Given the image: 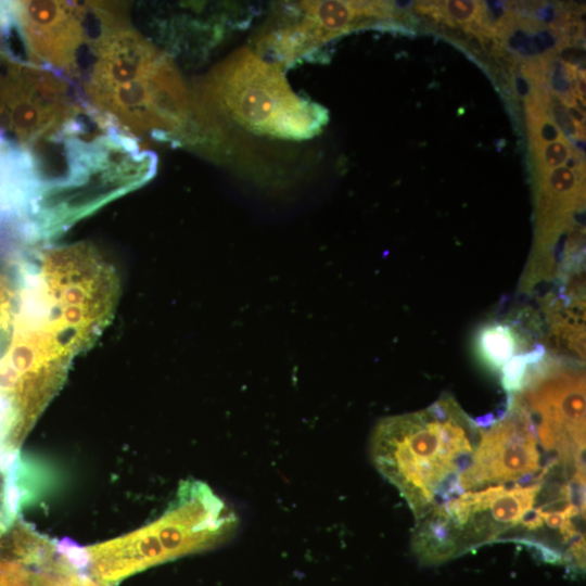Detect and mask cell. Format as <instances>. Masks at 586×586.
Segmentation results:
<instances>
[{
  "label": "cell",
  "instance_id": "cell-1",
  "mask_svg": "<svg viewBox=\"0 0 586 586\" xmlns=\"http://www.w3.org/2000/svg\"><path fill=\"white\" fill-rule=\"evenodd\" d=\"M84 98L106 122L136 138L184 137L191 100L170 56L123 23L94 43L84 74Z\"/></svg>",
  "mask_w": 586,
  "mask_h": 586
},
{
  "label": "cell",
  "instance_id": "cell-2",
  "mask_svg": "<svg viewBox=\"0 0 586 586\" xmlns=\"http://www.w3.org/2000/svg\"><path fill=\"white\" fill-rule=\"evenodd\" d=\"M480 432L451 396H443L421 411L383 418L371 436V458L419 520L438 500L463 493L459 475Z\"/></svg>",
  "mask_w": 586,
  "mask_h": 586
},
{
  "label": "cell",
  "instance_id": "cell-3",
  "mask_svg": "<svg viewBox=\"0 0 586 586\" xmlns=\"http://www.w3.org/2000/svg\"><path fill=\"white\" fill-rule=\"evenodd\" d=\"M16 35L0 2V144L43 161L93 129L98 116L73 81L34 62L21 41L16 48Z\"/></svg>",
  "mask_w": 586,
  "mask_h": 586
},
{
  "label": "cell",
  "instance_id": "cell-4",
  "mask_svg": "<svg viewBox=\"0 0 586 586\" xmlns=\"http://www.w3.org/2000/svg\"><path fill=\"white\" fill-rule=\"evenodd\" d=\"M157 156L106 124L74 140L61 175L43 184L33 214L38 240L65 231L105 203L146 183Z\"/></svg>",
  "mask_w": 586,
  "mask_h": 586
},
{
  "label": "cell",
  "instance_id": "cell-5",
  "mask_svg": "<svg viewBox=\"0 0 586 586\" xmlns=\"http://www.w3.org/2000/svg\"><path fill=\"white\" fill-rule=\"evenodd\" d=\"M196 120L224 115L244 129L273 138L303 140L317 135L328 111L293 92L278 65L242 48L217 64L191 100Z\"/></svg>",
  "mask_w": 586,
  "mask_h": 586
},
{
  "label": "cell",
  "instance_id": "cell-6",
  "mask_svg": "<svg viewBox=\"0 0 586 586\" xmlns=\"http://www.w3.org/2000/svg\"><path fill=\"white\" fill-rule=\"evenodd\" d=\"M38 257L37 268L27 263L22 268L20 300L79 353L113 316L116 273L87 242L48 247Z\"/></svg>",
  "mask_w": 586,
  "mask_h": 586
},
{
  "label": "cell",
  "instance_id": "cell-7",
  "mask_svg": "<svg viewBox=\"0 0 586 586\" xmlns=\"http://www.w3.org/2000/svg\"><path fill=\"white\" fill-rule=\"evenodd\" d=\"M238 525L237 514L206 484L186 481L154 522L86 547L90 572L100 583L111 585L150 566L219 545Z\"/></svg>",
  "mask_w": 586,
  "mask_h": 586
},
{
  "label": "cell",
  "instance_id": "cell-8",
  "mask_svg": "<svg viewBox=\"0 0 586 586\" xmlns=\"http://www.w3.org/2000/svg\"><path fill=\"white\" fill-rule=\"evenodd\" d=\"M27 55L71 81L82 76L98 38L122 23L109 5L74 1H10Z\"/></svg>",
  "mask_w": 586,
  "mask_h": 586
},
{
  "label": "cell",
  "instance_id": "cell-9",
  "mask_svg": "<svg viewBox=\"0 0 586 586\" xmlns=\"http://www.w3.org/2000/svg\"><path fill=\"white\" fill-rule=\"evenodd\" d=\"M526 406L538 443L555 451L571 481L585 476V371L582 362L548 352L517 393Z\"/></svg>",
  "mask_w": 586,
  "mask_h": 586
},
{
  "label": "cell",
  "instance_id": "cell-10",
  "mask_svg": "<svg viewBox=\"0 0 586 586\" xmlns=\"http://www.w3.org/2000/svg\"><path fill=\"white\" fill-rule=\"evenodd\" d=\"M479 425L477 445L459 475L462 492L509 482L531 484L539 481L536 474L543 480L535 426L519 395H509L504 416L491 424Z\"/></svg>",
  "mask_w": 586,
  "mask_h": 586
},
{
  "label": "cell",
  "instance_id": "cell-11",
  "mask_svg": "<svg viewBox=\"0 0 586 586\" xmlns=\"http://www.w3.org/2000/svg\"><path fill=\"white\" fill-rule=\"evenodd\" d=\"M542 481L512 487L491 485L463 493L470 514L485 524L496 539L506 528L519 525L534 509ZM469 514V515H470Z\"/></svg>",
  "mask_w": 586,
  "mask_h": 586
},
{
  "label": "cell",
  "instance_id": "cell-12",
  "mask_svg": "<svg viewBox=\"0 0 586 586\" xmlns=\"http://www.w3.org/2000/svg\"><path fill=\"white\" fill-rule=\"evenodd\" d=\"M528 313L514 318H498L484 323L474 337V353L487 368L500 371L517 356L540 344H535V330L540 329L539 317Z\"/></svg>",
  "mask_w": 586,
  "mask_h": 586
},
{
  "label": "cell",
  "instance_id": "cell-13",
  "mask_svg": "<svg viewBox=\"0 0 586 586\" xmlns=\"http://www.w3.org/2000/svg\"><path fill=\"white\" fill-rule=\"evenodd\" d=\"M412 549L423 564H440L462 553L461 527L442 504L418 520Z\"/></svg>",
  "mask_w": 586,
  "mask_h": 586
},
{
  "label": "cell",
  "instance_id": "cell-14",
  "mask_svg": "<svg viewBox=\"0 0 586 586\" xmlns=\"http://www.w3.org/2000/svg\"><path fill=\"white\" fill-rule=\"evenodd\" d=\"M532 149L537 174L565 164L574 153L572 144L565 138Z\"/></svg>",
  "mask_w": 586,
  "mask_h": 586
},
{
  "label": "cell",
  "instance_id": "cell-15",
  "mask_svg": "<svg viewBox=\"0 0 586 586\" xmlns=\"http://www.w3.org/2000/svg\"><path fill=\"white\" fill-rule=\"evenodd\" d=\"M435 7L437 8L436 13H441L447 22L457 25H469L475 22L482 12V2L479 1H443L435 2Z\"/></svg>",
  "mask_w": 586,
  "mask_h": 586
},
{
  "label": "cell",
  "instance_id": "cell-16",
  "mask_svg": "<svg viewBox=\"0 0 586 586\" xmlns=\"http://www.w3.org/2000/svg\"><path fill=\"white\" fill-rule=\"evenodd\" d=\"M29 566L0 560V586H31Z\"/></svg>",
  "mask_w": 586,
  "mask_h": 586
},
{
  "label": "cell",
  "instance_id": "cell-17",
  "mask_svg": "<svg viewBox=\"0 0 586 586\" xmlns=\"http://www.w3.org/2000/svg\"><path fill=\"white\" fill-rule=\"evenodd\" d=\"M548 103L550 104V111L555 118L553 122L560 127L559 129L561 132H564L565 136L572 138L578 135V130L561 100L553 98L549 100Z\"/></svg>",
  "mask_w": 586,
  "mask_h": 586
},
{
  "label": "cell",
  "instance_id": "cell-18",
  "mask_svg": "<svg viewBox=\"0 0 586 586\" xmlns=\"http://www.w3.org/2000/svg\"><path fill=\"white\" fill-rule=\"evenodd\" d=\"M578 85H582V79H579L577 81ZM579 92L582 93L583 92V95H584V89L582 88V86L579 87Z\"/></svg>",
  "mask_w": 586,
  "mask_h": 586
}]
</instances>
